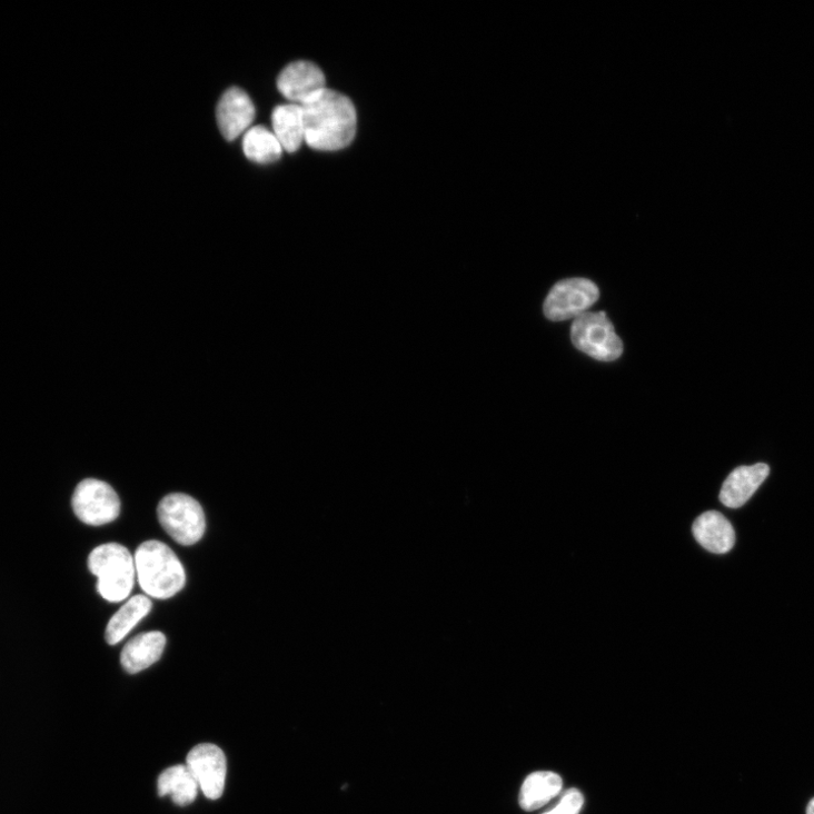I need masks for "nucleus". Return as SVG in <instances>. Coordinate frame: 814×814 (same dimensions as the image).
I'll use <instances>...</instances> for the list:
<instances>
[{
    "label": "nucleus",
    "instance_id": "obj_7",
    "mask_svg": "<svg viewBox=\"0 0 814 814\" xmlns=\"http://www.w3.org/2000/svg\"><path fill=\"white\" fill-rule=\"evenodd\" d=\"M72 505L78 518L92 526L116 520L120 514V499L107 483L87 479L77 487Z\"/></svg>",
    "mask_w": 814,
    "mask_h": 814
},
{
    "label": "nucleus",
    "instance_id": "obj_20",
    "mask_svg": "<svg viewBox=\"0 0 814 814\" xmlns=\"http://www.w3.org/2000/svg\"><path fill=\"white\" fill-rule=\"evenodd\" d=\"M806 813L807 814H814V798L810 802V804L807 806V810H806Z\"/></svg>",
    "mask_w": 814,
    "mask_h": 814
},
{
    "label": "nucleus",
    "instance_id": "obj_4",
    "mask_svg": "<svg viewBox=\"0 0 814 814\" xmlns=\"http://www.w3.org/2000/svg\"><path fill=\"white\" fill-rule=\"evenodd\" d=\"M572 341L579 351L597 361H615L624 353L622 338L604 311H587L574 319Z\"/></svg>",
    "mask_w": 814,
    "mask_h": 814
},
{
    "label": "nucleus",
    "instance_id": "obj_18",
    "mask_svg": "<svg viewBox=\"0 0 814 814\" xmlns=\"http://www.w3.org/2000/svg\"><path fill=\"white\" fill-rule=\"evenodd\" d=\"M198 788L196 780L185 765L166 770L158 781L159 795H169L180 806L192 803L197 797Z\"/></svg>",
    "mask_w": 814,
    "mask_h": 814
},
{
    "label": "nucleus",
    "instance_id": "obj_5",
    "mask_svg": "<svg viewBox=\"0 0 814 814\" xmlns=\"http://www.w3.org/2000/svg\"><path fill=\"white\" fill-rule=\"evenodd\" d=\"M162 528L181 546H192L206 533V514L199 503L185 494L166 496L158 506Z\"/></svg>",
    "mask_w": 814,
    "mask_h": 814
},
{
    "label": "nucleus",
    "instance_id": "obj_10",
    "mask_svg": "<svg viewBox=\"0 0 814 814\" xmlns=\"http://www.w3.org/2000/svg\"><path fill=\"white\" fill-rule=\"evenodd\" d=\"M217 119L227 141H234L248 130L255 119V107L249 96L239 88H231L222 96Z\"/></svg>",
    "mask_w": 814,
    "mask_h": 814
},
{
    "label": "nucleus",
    "instance_id": "obj_16",
    "mask_svg": "<svg viewBox=\"0 0 814 814\" xmlns=\"http://www.w3.org/2000/svg\"><path fill=\"white\" fill-rule=\"evenodd\" d=\"M563 790V778L553 772H536L529 775L519 793V805L525 811H534L546 805Z\"/></svg>",
    "mask_w": 814,
    "mask_h": 814
},
{
    "label": "nucleus",
    "instance_id": "obj_11",
    "mask_svg": "<svg viewBox=\"0 0 814 814\" xmlns=\"http://www.w3.org/2000/svg\"><path fill=\"white\" fill-rule=\"evenodd\" d=\"M770 475V466L758 463L735 468L725 480L721 503L728 508H739L755 495Z\"/></svg>",
    "mask_w": 814,
    "mask_h": 814
},
{
    "label": "nucleus",
    "instance_id": "obj_8",
    "mask_svg": "<svg viewBox=\"0 0 814 814\" xmlns=\"http://www.w3.org/2000/svg\"><path fill=\"white\" fill-rule=\"evenodd\" d=\"M199 788L210 800L222 796L227 778V760L218 745L202 743L187 756L186 765Z\"/></svg>",
    "mask_w": 814,
    "mask_h": 814
},
{
    "label": "nucleus",
    "instance_id": "obj_19",
    "mask_svg": "<svg viewBox=\"0 0 814 814\" xmlns=\"http://www.w3.org/2000/svg\"><path fill=\"white\" fill-rule=\"evenodd\" d=\"M584 805V796L577 788L566 792L559 804L545 814H579Z\"/></svg>",
    "mask_w": 814,
    "mask_h": 814
},
{
    "label": "nucleus",
    "instance_id": "obj_2",
    "mask_svg": "<svg viewBox=\"0 0 814 814\" xmlns=\"http://www.w3.org/2000/svg\"><path fill=\"white\" fill-rule=\"evenodd\" d=\"M136 575L146 594L167 599L186 584L183 566L176 554L160 540L142 543L133 556Z\"/></svg>",
    "mask_w": 814,
    "mask_h": 814
},
{
    "label": "nucleus",
    "instance_id": "obj_14",
    "mask_svg": "<svg viewBox=\"0 0 814 814\" xmlns=\"http://www.w3.org/2000/svg\"><path fill=\"white\" fill-rule=\"evenodd\" d=\"M274 132L284 150L297 152L305 142V126L301 106L289 103L279 106L271 115Z\"/></svg>",
    "mask_w": 814,
    "mask_h": 814
},
{
    "label": "nucleus",
    "instance_id": "obj_12",
    "mask_svg": "<svg viewBox=\"0 0 814 814\" xmlns=\"http://www.w3.org/2000/svg\"><path fill=\"white\" fill-rule=\"evenodd\" d=\"M166 644L167 638L160 632L135 636L122 648L120 662L123 669L136 674L149 668L161 658Z\"/></svg>",
    "mask_w": 814,
    "mask_h": 814
},
{
    "label": "nucleus",
    "instance_id": "obj_3",
    "mask_svg": "<svg viewBox=\"0 0 814 814\" xmlns=\"http://www.w3.org/2000/svg\"><path fill=\"white\" fill-rule=\"evenodd\" d=\"M89 569L98 577V592L111 603L127 598L135 585V560L127 548L107 543L89 557Z\"/></svg>",
    "mask_w": 814,
    "mask_h": 814
},
{
    "label": "nucleus",
    "instance_id": "obj_15",
    "mask_svg": "<svg viewBox=\"0 0 814 814\" xmlns=\"http://www.w3.org/2000/svg\"><path fill=\"white\" fill-rule=\"evenodd\" d=\"M152 608V602L146 595H136L127 600L110 619L106 629V641L117 645L145 619Z\"/></svg>",
    "mask_w": 814,
    "mask_h": 814
},
{
    "label": "nucleus",
    "instance_id": "obj_9",
    "mask_svg": "<svg viewBox=\"0 0 814 814\" xmlns=\"http://www.w3.org/2000/svg\"><path fill=\"white\" fill-rule=\"evenodd\" d=\"M278 89L291 103L304 106L326 90V80L314 62L296 61L288 64L279 76Z\"/></svg>",
    "mask_w": 814,
    "mask_h": 814
},
{
    "label": "nucleus",
    "instance_id": "obj_6",
    "mask_svg": "<svg viewBox=\"0 0 814 814\" xmlns=\"http://www.w3.org/2000/svg\"><path fill=\"white\" fill-rule=\"evenodd\" d=\"M599 298L597 286L587 279H568L555 285L543 310L548 319L564 321L576 319L594 306Z\"/></svg>",
    "mask_w": 814,
    "mask_h": 814
},
{
    "label": "nucleus",
    "instance_id": "obj_1",
    "mask_svg": "<svg viewBox=\"0 0 814 814\" xmlns=\"http://www.w3.org/2000/svg\"><path fill=\"white\" fill-rule=\"evenodd\" d=\"M301 108L305 142L311 149L339 151L349 147L355 140L357 111L348 97L326 89Z\"/></svg>",
    "mask_w": 814,
    "mask_h": 814
},
{
    "label": "nucleus",
    "instance_id": "obj_13",
    "mask_svg": "<svg viewBox=\"0 0 814 814\" xmlns=\"http://www.w3.org/2000/svg\"><path fill=\"white\" fill-rule=\"evenodd\" d=\"M693 533L699 545L716 555L731 552L735 543V532L728 519L718 512L701 515L693 525Z\"/></svg>",
    "mask_w": 814,
    "mask_h": 814
},
{
    "label": "nucleus",
    "instance_id": "obj_17",
    "mask_svg": "<svg viewBox=\"0 0 814 814\" xmlns=\"http://www.w3.org/2000/svg\"><path fill=\"white\" fill-rule=\"evenodd\" d=\"M242 148L245 156L259 165L274 163L282 157L284 152L275 132L262 126H256L246 131Z\"/></svg>",
    "mask_w": 814,
    "mask_h": 814
}]
</instances>
